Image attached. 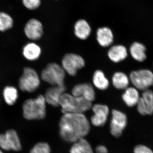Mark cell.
Instances as JSON below:
<instances>
[{
	"label": "cell",
	"instance_id": "1",
	"mask_svg": "<svg viewBox=\"0 0 153 153\" xmlns=\"http://www.w3.org/2000/svg\"><path fill=\"white\" fill-rule=\"evenodd\" d=\"M60 137L66 142H76L89 133L90 125L84 114H64L59 122Z\"/></svg>",
	"mask_w": 153,
	"mask_h": 153
},
{
	"label": "cell",
	"instance_id": "2",
	"mask_svg": "<svg viewBox=\"0 0 153 153\" xmlns=\"http://www.w3.org/2000/svg\"><path fill=\"white\" fill-rule=\"evenodd\" d=\"M59 106L61 107V111L63 114H84L91 109L92 105V102L85 99L65 92L60 98Z\"/></svg>",
	"mask_w": 153,
	"mask_h": 153
},
{
	"label": "cell",
	"instance_id": "3",
	"mask_svg": "<svg viewBox=\"0 0 153 153\" xmlns=\"http://www.w3.org/2000/svg\"><path fill=\"white\" fill-rule=\"evenodd\" d=\"M46 103L44 95L42 94L36 98L27 100L22 108L24 117L28 120L43 119L47 114Z\"/></svg>",
	"mask_w": 153,
	"mask_h": 153
},
{
	"label": "cell",
	"instance_id": "4",
	"mask_svg": "<svg viewBox=\"0 0 153 153\" xmlns=\"http://www.w3.org/2000/svg\"><path fill=\"white\" fill-rule=\"evenodd\" d=\"M66 72L61 65L56 63H51L42 70L41 79L52 86L64 85Z\"/></svg>",
	"mask_w": 153,
	"mask_h": 153
},
{
	"label": "cell",
	"instance_id": "5",
	"mask_svg": "<svg viewBox=\"0 0 153 153\" xmlns=\"http://www.w3.org/2000/svg\"><path fill=\"white\" fill-rule=\"evenodd\" d=\"M41 84V80L35 69L25 67L22 76L19 80V87L23 91L33 92L38 89Z\"/></svg>",
	"mask_w": 153,
	"mask_h": 153
},
{
	"label": "cell",
	"instance_id": "6",
	"mask_svg": "<svg viewBox=\"0 0 153 153\" xmlns=\"http://www.w3.org/2000/svg\"><path fill=\"white\" fill-rule=\"evenodd\" d=\"M129 79L138 90L144 91L153 86V73L149 69H142L131 71Z\"/></svg>",
	"mask_w": 153,
	"mask_h": 153
},
{
	"label": "cell",
	"instance_id": "7",
	"mask_svg": "<svg viewBox=\"0 0 153 153\" xmlns=\"http://www.w3.org/2000/svg\"><path fill=\"white\" fill-rule=\"evenodd\" d=\"M85 61L83 57L74 53L65 54L61 61V65L66 73L70 76H76L77 71L84 68Z\"/></svg>",
	"mask_w": 153,
	"mask_h": 153
},
{
	"label": "cell",
	"instance_id": "8",
	"mask_svg": "<svg viewBox=\"0 0 153 153\" xmlns=\"http://www.w3.org/2000/svg\"><path fill=\"white\" fill-rule=\"evenodd\" d=\"M111 114L110 125L111 133L115 137H119L127 125V117L125 114L117 110H113Z\"/></svg>",
	"mask_w": 153,
	"mask_h": 153
},
{
	"label": "cell",
	"instance_id": "9",
	"mask_svg": "<svg viewBox=\"0 0 153 153\" xmlns=\"http://www.w3.org/2000/svg\"><path fill=\"white\" fill-rule=\"evenodd\" d=\"M0 149L5 151H19L22 145L19 136L14 130H9L4 134H0Z\"/></svg>",
	"mask_w": 153,
	"mask_h": 153
},
{
	"label": "cell",
	"instance_id": "10",
	"mask_svg": "<svg viewBox=\"0 0 153 153\" xmlns=\"http://www.w3.org/2000/svg\"><path fill=\"white\" fill-rule=\"evenodd\" d=\"M94 113L91 117V122L96 127L103 126L106 123L109 113L108 106L105 105L96 104L91 107Z\"/></svg>",
	"mask_w": 153,
	"mask_h": 153
},
{
	"label": "cell",
	"instance_id": "11",
	"mask_svg": "<svg viewBox=\"0 0 153 153\" xmlns=\"http://www.w3.org/2000/svg\"><path fill=\"white\" fill-rule=\"evenodd\" d=\"M137 105V110L142 115L153 114V91L149 89L143 91Z\"/></svg>",
	"mask_w": 153,
	"mask_h": 153
},
{
	"label": "cell",
	"instance_id": "12",
	"mask_svg": "<svg viewBox=\"0 0 153 153\" xmlns=\"http://www.w3.org/2000/svg\"><path fill=\"white\" fill-rule=\"evenodd\" d=\"M71 94L74 96L82 97L88 101H94L96 98V93L94 88L90 83L85 82L74 85L72 88Z\"/></svg>",
	"mask_w": 153,
	"mask_h": 153
},
{
	"label": "cell",
	"instance_id": "13",
	"mask_svg": "<svg viewBox=\"0 0 153 153\" xmlns=\"http://www.w3.org/2000/svg\"><path fill=\"white\" fill-rule=\"evenodd\" d=\"M66 90L65 85L52 86L49 88L44 96L46 102L55 107L59 106L60 98Z\"/></svg>",
	"mask_w": 153,
	"mask_h": 153
},
{
	"label": "cell",
	"instance_id": "14",
	"mask_svg": "<svg viewBox=\"0 0 153 153\" xmlns=\"http://www.w3.org/2000/svg\"><path fill=\"white\" fill-rule=\"evenodd\" d=\"M25 35L30 40H39L44 33L43 25L38 20L31 19L25 25Z\"/></svg>",
	"mask_w": 153,
	"mask_h": 153
},
{
	"label": "cell",
	"instance_id": "15",
	"mask_svg": "<svg viewBox=\"0 0 153 153\" xmlns=\"http://www.w3.org/2000/svg\"><path fill=\"white\" fill-rule=\"evenodd\" d=\"M107 55L110 60L115 63L123 61L127 57V49L125 46L116 45L111 46L108 49Z\"/></svg>",
	"mask_w": 153,
	"mask_h": 153
},
{
	"label": "cell",
	"instance_id": "16",
	"mask_svg": "<svg viewBox=\"0 0 153 153\" xmlns=\"http://www.w3.org/2000/svg\"><path fill=\"white\" fill-rule=\"evenodd\" d=\"M97 40L101 47H109L114 42L112 31L109 28L103 27L99 28L97 31Z\"/></svg>",
	"mask_w": 153,
	"mask_h": 153
},
{
	"label": "cell",
	"instance_id": "17",
	"mask_svg": "<svg viewBox=\"0 0 153 153\" xmlns=\"http://www.w3.org/2000/svg\"><path fill=\"white\" fill-rule=\"evenodd\" d=\"M75 36L82 40H85L90 36L91 28L90 25L85 20H79L75 23L74 26Z\"/></svg>",
	"mask_w": 153,
	"mask_h": 153
},
{
	"label": "cell",
	"instance_id": "18",
	"mask_svg": "<svg viewBox=\"0 0 153 153\" xmlns=\"http://www.w3.org/2000/svg\"><path fill=\"white\" fill-rule=\"evenodd\" d=\"M122 97L124 102L129 107L137 105L140 97L138 89L133 87L125 89Z\"/></svg>",
	"mask_w": 153,
	"mask_h": 153
},
{
	"label": "cell",
	"instance_id": "19",
	"mask_svg": "<svg viewBox=\"0 0 153 153\" xmlns=\"http://www.w3.org/2000/svg\"><path fill=\"white\" fill-rule=\"evenodd\" d=\"M146 49L144 45L139 42H134L130 47V52L132 57L138 62L145 61L147 58Z\"/></svg>",
	"mask_w": 153,
	"mask_h": 153
},
{
	"label": "cell",
	"instance_id": "20",
	"mask_svg": "<svg viewBox=\"0 0 153 153\" xmlns=\"http://www.w3.org/2000/svg\"><path fill=\"white\" fill-rule=\"evenodd\" d=\"M41 49L37 44L30 43L23 48V54L27 60L30 61L37 60L41 56Z\"/></svg>",
	"mask_w": 153,
	"mask_h": 153
},
{
	"label": "cell",
	"instance_id": "21",
	"mask_svg": "<svg viewBox=\"0 0 153 153\" xmlns=\"http://www.w3.org/2000/svg\"><path fill=\"white\" fill-rule=\"evenodd\" d=\"M129 77L126 74L121 71L115 72L112 77L113 85L119 90H125L128 87Z\"/></svg>",
	"mask_w": 153,
	"mask_h": 153
},
{
	"label": "cell",
	"instance_id": "22",
	"mask_svg": "<svg viewBox=\"0 0 153 153\" xmlns=\"http://www.w3.org/2000/svg\"><path fill=\"white\" fill-rule=\"evenodd\" d=\"M92 82L94 87L99 90H105L109 86V81L101 70H96L92 76Z\"/></svg>",
	"mask_w": 153,
	"mask_h": 153
},
{
	"label": "cell",
	"instance_id": "23",
	"mask_svg": "<svg viewBox=\"0 0 153 153\" xmlns=\"http://www.w3.org/2000/svg\"><path fill=\"white\" fill-rule=\"evenodd\" d=\"M70 153H94V152L90 143L84 138L73 143Z\"/></svg>",
	"mask_w": 153,
	"mask_h": 153
},
{
	"label": "cell",
	"instance_id": "24",
	"mask_svg": "<svg viewBox=\"0 0 153 153\" xmlns=\"http://www.w3.org/2000/svg\"><path fill=\"white\" fill-rule=\"evenodd\" d=\"M18 91L16 88L7 86L4 88L3 96L7 104L9 105H13L18 98Z\"/></svg>",
	"mask_w": 153,
	"mask_h": 153
},
{
	"label": "cell",
	"instance_id": "25",
	"mask_svg": "<svg viewBox=\"0 0 153 153\" xmlns=\"http://www.w3.org/2000/svg\"><path fill=\"white\" fill-rule=\"evenodd\" d=\"M13 25V19L5 13H0V31L4 32L11 29Z\"/></svg>",
	"mask_w": 153,
	"mask_h": 153
},
{
	"label": "cell",
	"instance_id": "26",
	"mask_svg": "<svg viewBox=\"0 0 153 153\" xmlns=\"http://www.w3.org/2000/svg\"><path fill=\"white\" fill-rule=\"evenodd\" d=\"M30 153H51V149L47 143H39L33 147Z\"/></svg>",
	"mask_w": 153,
	"mask_h": 153
},
{
	"label": "cell",
	"instance_id": "27",
	"mask_svg": "<svg viewBox=\"0 0 153 153\" xmlns=\"http://www.w3.org/2000/svg\"><path fill=\"white\" fill-rule=\"evenodd\" d=\"M23 3L26 8L30 10H35L41 5L40 0H23Z\"/></svg>",
	"mask_w": 153,
	"mask_h": 153
},
{
	"label": "cell",
	"instance_id": "28",
	"mask_svg": "<svg viewBox=\"0 0 153 153\" xmlns=\"http://www.w3.org/2000/svg\"><path fill=\"white\" fill-rule=\"evenodd\" d=\"M134 153H153V152L146 146L139 145L134 148Z\"/></svg>",
	"mask_w": 153,
	"mask_h": 153
},
{
	"label": "cell",
	"instance_id": "29",
	"mask_svg": "<svg viewBox=\"0 0 153 153\" xmlns=\"http://www.w3.org/2000/svg\"><path fill=\"white\" fill-rule=\"evenodd\" d=\"M95 152L96 153H108V151L106 147L102 145L97 147Z\"/></svg>",
	"mask_w": 153,
	"mask_h": 153
},
{
	"label": "cell",
	"instance_id": "30",
	"mask_svg": "<svg viewBox=\"0 0 153 153\" xmlns=\"http://www.w3.org/2000/svg\"><path fill=\"white\" fill-rule=\"evenodd\" d=\"M0 153H4L2 152V151L1 150V149H0Z\"/></svg>",
	"mask_w": 153,
	"mask_h": 153
}]
</instances>
